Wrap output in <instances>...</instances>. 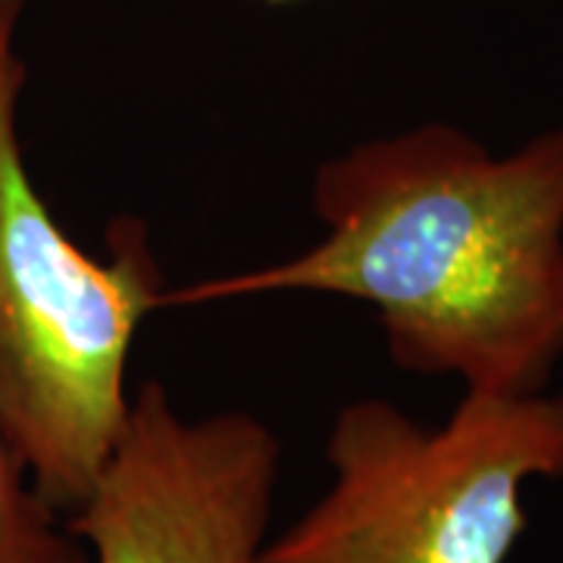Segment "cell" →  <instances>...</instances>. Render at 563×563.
Masks as SVG:
<instances>
[{"label": "cell", "mask_w": 563, "mask_h": 563, "mask_svg": "<svg viewBox=\"0 0 563 563\" xmlns=\"http://www.w3.org/2000/svg\"><path fill=\"white\" fill-rule=\"evenodd\" d=\"M276 476L279 439L257 417L185 420L151 379L66 526L95 563H257Z\"/></svg>", "instance_id": "277c9868"}, {"label": "cell", "mask_w": 563, "mask_h": 563, "mask_svg": "<svg viewBox=\"0 0 563 563\" xmlns=\"http://www.w3.org/2000/svg\"><path fill=\"white\" fill-rule=\"evenodd\" d=\"M0 563H95L57 507L41 498L22 457L0 435Z\"/></svg>", "instance_id": "5b68a950"}, {"label": "cell", "mask_w": 563, "mask_h": 563, "mask_svg": "<svg viewBox=\"0 0 563 563\" xmlns=\"http://www.w3.org/2000/svg\"><path fill=\"white\" fill-rule=\"evenodd\" d=\"M22 3L0 0V435L69 517L120 439L129 351L166 285L139 220L113 222L110 261H95L32 185L16 132Z\"/></svg>", "instance_id": "7a4b0ae2"}, {"label": "cell", "mask_w": 563, "mask_h": 563, "mask_svg": "<svg viewBox=\"0 0 563 563\" xmlns=\"http://www.w3.org/2000/svg\"><path fill=\"white\" fill-rule=\"evenodd\" d=\"M329 492L257 563H507L523 485L563 479V395L466 391L439 429L354 401L329 429Z\"/></svg>", "instance_id": "3957f363"}, {"label": "cell", "mask_w": 563, "mask_h": 563, "mask_svg": "<svg viewBox=\"0 0 563 563\" xmlns=\"http://www.w3.org/2000/svg\"><path fill=\"white\" fill-rule=\"evenodd\" d=\"M320 244L163 307L325 291L376 307L391 361L466 391H544L563 357V125L495 157L432 122L363 141L313 176Z\"/></svg>", "instance_id": "6da1fadb"}]
</instances>
